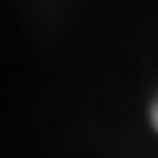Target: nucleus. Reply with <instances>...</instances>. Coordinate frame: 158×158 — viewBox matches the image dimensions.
I'll list each match as a JSON object with an SVG mask.
<instances>
[{
	"label": "nucleus",
	"mask_w": 158,
	"mask_h": 158,
	"mask_svg": "<svg viewBox=\"0 0 158 158\" xmlns=\"http://www.w3.org/2000/svg\"><path fill=\"white\" fill-rule=\"evenodd\" d=\"M152 126H155V129H158V100L152 102Z\"/></svg>",
	"instance_id": "1"
}]
</instances>
